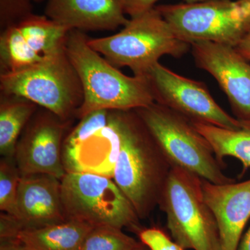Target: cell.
Here are the masks:
<instances>
[{
	"label": "cell",
	"instance_id": "6da1fadb",
	"mask_svg": "<svg viewBox=\"0 0 250 250\" xmlns=\"http://www.w3.org/2000/svg\"><path fill=\"white\" fill-rule=\"evenodd\" d=\"M120 138L113 179L141 220L159 206L172 166L135 110H111Z\"/></svg>",
	"mask_w": 250,
	"mask_h": 250
},
{
	"label": "cell",
	"instance_id": "7a4b0ae2",
	"mask_svg": "<svg viewBox=\"0 0 250 250\" xmlns=\"http://www.w3.org/2000/svg\"><path fill=\"white\" fill-rule=\"evenodd\" d=\"M88 39L83 31L72 29L65 42L83 88V101L76 118L98 110H135L154 103L147 77L126 76L94 50Z\"/></svg>",
	"mask_w": 250,
	"mask_h": 250
},
{
	"label": "cell",
	"instance_id": "3957f363",
	"mask_svg": "<svg viewBox=\"0 0 250 250\" xmlns=\"http://www.w3.org/2000/svg\"><path fill=\"white\" fill-rule=\"evenodd\" d=\"M118 34L88 39L94 50L115 67H128L134 76L146 77L163 56L180 58L191 48L176 35L156 9L131 18Z\"/></svg>",
	"mask_w": 250,
	"mask_h": 250
},
{
	"label": "cell",
	"instance_id": "277c9868",
	"mask_svg": "<svg viewBox=\"0 0 250 250\" xmlns=\"http://www.w3.org/2000/svg\"><path fill=\"white\" fill-rule=\"evenodd\" d=\"M135 111L172 167H180L210 183L235 182L225 174L226 166L219 162L209 143L191 121L155 102Z\"/></svg>",
	"mask_w": 250,
	"mask_h": 250
},
{
	"label": "cell",
	"instance_id": "5b68a950",
	"mask_svg": "<svg viewBox=\"0 0 250 250\" xmlns=\"http://www.w3.org/2000/svg\"><path fill=\"white\" fill-rule=\"evenodd\" d=\"M0 90L27 99L65 121L76 118L83 101L82 83L65 46L32 66L0 74Z\"/></svg>",
	"mask_w": 250,
	"mask_h": 250
},
{
	"label": "cell",
	"instance_id": "8992f818",
	"mask_svg": "<svg viewBox=\"0 0 250 250\" xmlns=\"http://www.w3.org/2000/svg\"><path fill=\"white\" fill-rule=\"evenodd\" d=\"M159 206L172 240L184 250H221L216 219L198 176L172 167Z\"/></svg>",
	"mask_w": 250,
	"mask_h": 250
},
{
	"label": "cell",
	"instance_id": "52a82bcc",
	"mask_svg": "<svg viewBox=\"0 0 250 250\" xmlns=\"http://www.w3.org/2000/svg\"><path fill=\"white\" fill-rule=\"evenodd\" d=\"M65 220L93 228L112 226L138 233L142 229L134 206L113 179L91 173H66L61 180Z\"/></svg>",
	"mask_w": 250,
	"mask_h": 250
},
{
	"label": "cell",
	"instance_id": "ba28073f",
	"mask_svg": "<svg viewBox=\"0 0 250 250\" xmlns=\"http://www.w3.org/2000/svg\"><path fill=\"white\" fill-rule=\"evenodd\" d=\"M155 8L176 35L190 45L203 41L235 47L247 34L236 1L207 0Z\"/></svg>",
	"mask_w": 250,
	"mask_h": 250
},
{
	"label": "cell",
	"instance_id": "9c48e42d",
	"mask_svg": "<svg viewBox=\"0 0 250 250\" xmlns=\"http://www.w3.org/2000/svg\"><path fill=\"white\" fill-rule=\"evenodd\" d=\"M120 151V138L108 110L80 118L62 143L66 173H91L113 179Z\"/></svg>",
	"mask_w": 250,
	"mask_h": 250
},
{
	"label": "cell",
	"instance_id": "30bf717a",
	"mask_svg": "<svg viewBox=\"0 0 250 250\" xmlns=\"http://www.w3.org/2000/svg\"><path fill=\"white\" fill-rule=\"evenodd\" d=\"M154 102L196 123L231 130L241 121L230 116L211 96L205 83L175 73L157 62L146 75Z\"/></svg>",
	"mask_w": 250,
	"mask_h": 250
},
{
	"label": "cell",
	"instance_id": "8fae6325",
	"mask_svg": "<svg viewBox=\"0 0 250 250\" xmlns=\"http://www.w3.org/2000/svg\"><path fill=\"white\" fill-rule=\"evenodd\" d=\"M69 31L34 14L1 31L0 74L23 70L52 57L65 47Z\"/></svg>",
	"mask_w": 250,
	"mask_h": 250
},
{
	"label": "cell",
	"instance_id": "7c38bea8",
	"mask_svg": "<svg viewBox=\"0 0 250 250\" xmlns=\"http://www.w3.org/2000/svg\"><path fill=\"white\" fill-rule=\"evenodd\" d=\"M73 121H62L39 106L18 140L15 160L21 176L45 174L62 180L66 174L62 143Z\"/></svg>",
	"mask_w": 250,
	"mask_h": 250
},
{
	"label": "cell",
	"instance_id": "4fadbf2b",
	"mask_svg": "<svg viewBox=\"0 0 250 250\" xmlns=\"http://www.w3.org/2000/svg\"><path fill=\"white\" fill-rule=\"evenodd\" d=\"M190 46L197 66L217 81L237 118L250 119L249 62L231 46L203 41Z\"/></svg>",
	"mask_w": 250,
	"mask_h": 250
},
{
	"label": "cell",
	"instance_id": "5bb4252c",
	"mask_svg": "<svg viewBox=\"0 0 250 250\" xmlns=\"http://www.w3.org/2000/svg\"><path fill=\"white\" fill-rule=\"evenodd\" d=\"M202 188L216 219L221 250H238L250 218V179L223 184L202 179Z\"/></svg>",
	"mask_w": 250,
	"mask_h": 250
},
{
	"label": "cell",
	"instance_id": "9a60e30c",
	"mask_svg": "<svg viewBox=\"0 0 250 250\" xmlns=\"http://www.w3.org/2000/svg\"><path fill=\"white\" fill-rule=\"evenodd\" d=\"M17 219L23 230L65 221L60 179L45 174L21 176Z\"/></svg>",
	"mask_w": 250,
	"mask_h": 250
},
{
	"label": "cell",
	"instance_id": "2e32d148",
	"mask_svg": "<svg viewBox=\"0 0 250 250\" xmlns=\"http://www.w3.org/2000/svg\"><path fill=\"white\" fill-rule=\"evenodd\" d=\"M125 0H47L45 16L69 30L114 31L126 25Z\"/></svg>",
	"mask_w": 250,
	"mask_h": 250
},
{
	"label": "cell",
	"instance_id": "e0dca14e",
	"mask_svg": "<svg viewBox=\"0 0 250 250\" xmlns=\"http://www.w3.org/2000/svg\"><path fill=\"white\" fill-rule=\"evenodd\" d=\"M93 228L82 222L66 220L42 228L22 230L17 239L28 250H80Z\"/></svg>",
	"mask_w": 250,
	"mask_h": 250
},
{
	"label": "cell",
	"instance_id": "ac0fdd59",
	"mask_svg": "<svg viewBox=\"0 0 250 250\" xmlns=\"http://www.w3.org/2000/svg\"><path fill=\"white\" fill-rule=\"evenodd\" d=\"M39 107L27 99L1 93L0 153L2 157H14L18 140Z\"/></svg>",
	"mask_w": 250,
	"mask_h": 250
},
{
	"label": "cell",
	"instance_id": "d6986e66",
	"mask_svg": "<svg viewBox=\"0 0 250 250\" xmlns=\"http://www.w3.org/2000/svg\"><path fill=\"white\" fill-rule=\"evenodd\" d=\"M240 121L242 126L238 130L224 129L196 122L192 123L209 143L219 162L226 166L223 162L225 158H236L241 161L244 173L250 168V119Z\"/></svg>",
	"mask_w": 250,
	"mask_h": 250
},
{
	"label": "cell",
	"instance_id": "ffe728a7",
	"mask_svg": "<svg viewBox=\"0 0 250 250\" xmlns=\"http://www.w3.org/2000/svg\"><path fill=\"white\" fill-rule=\"evenodd\" d=\"M122 229L95 227L85 236L80 250H134L141 244Z\"/></svg>",
	"mask_w": 250,
	"mask_h": 250
},
{
	"label": "cell",
	"instance_id": "44dd1931",
	"mask_svg": "<svg viewBox=\"0 0 250 250\" xmlns=\"http://www.w3.org/2000/svg\"><path fill=\"white\" fill-rule=\"evenodd\" d=\"M21 175L14 157H2L0 161V210L18 217L17 197Z\"/></svg>",
	"mask_w": 250,
	"mask_h": 250
},
{
	"label": "cell",
	"instance_id": "7402d4cb",
	"mask_svg": "<svg viewBox=\"0 0 250 250\" xmlns=\"http://www.w3.org/2000/svg\"><path fill=\"white\" fill-rule=\"evenodd\" d=\"M32 1L33 0H0L1 31L34 14Z\"/></svg>",
	"mask_w": 250,
	"mask_h": 250
},
{
	"label": "cell",
	"instance_id": "603a6c76",
	"mask_svg": "<svg viewBox=\"0 0 250 250\" xmlns=\"http://www.w3.org/2000/svg\"><path fill=\"white\" fill-rule=\"evenodd\" d=\"M138 236L149 250H186L159 228L142 229Z\"/></svg>",
	"mask_w": 250,
	"mask_h": 250
},
{
	"label": "cell",
	"instance_id": "cb8c5ba5",
	"mask_svg": "<svg viewBox=\"0 0 250 250\" xmlns=\"http://www.w3.org/2000/svg\"><path fill=\"white\" fill-rule=\"evenodd\" d=\"M23 228L19 220L12 215L1 212L0 240L16 239Z\"/></svg>",
	"mask_w": 250,
	"mask_h": 250
},
{
	"label": "cell",
	"instance_id": "d4e9b609",
	"mask_svg": "<svg viewBox=\"0 0 250 250\" xmlns=\"http://www.w3.org/2000/svg\"><path fill=\"white\" fill-rule=\"evenodd\" d=\"M159 0H125V14L134 18L155 7Z\"/></svg>",
	"mask_w": 250,
	"mask_h": 250
},
{
	"label": "cell",
	"instance_id": "484cf974",
	"mask_svg": "<svg viewBox=\"0 0 250 250\" xmlns=\"http://www.w3.org/2000/svg\"><path fill=\"white\" fill-rule=\"evenodd\" d=\"M234 48L242 57L250 62V32L243 38Z\"/></svg>",
	"mask_w": 250,
	"mask_h": 250
},
{
	"label": "cell",
	"instance_id": "4316f807",
	"mask_svg": "<svg viewBox=\"0 0 250 250\" xmlns=\"http://www.w3.org/2000/svg\"><path fill=\"white\" fill-rule=\"evenodd\" d=\"M236 1L241 8L245 29L248 34L250 32V0H236Z\"/></svg>",
	"mask_w": 250,
	"mask_h": 250
},
{
	"label": "cell",
	"instance_id": "83f0119b",
	"mask_svg": "<svg viewBox=\"0 0 250 250\" xmlns=\"http://www.w3.org/2000/svg\"><path fill=\"white\" fill-rule=\"evenodd\" d=\"M0 250H28L19 240H0Z\"/></svg>",
	"mask_w": 250,
	"mask_h": 250
},
{
	"label": "cell",
	"instance_id": "f1b7e54d",
	"mask_svg": "<svg viewBox=\"0 0 250 250\" xmlns=\"http://www.w3.org/2000/svg\"><path fill=\"white\" fill-rule=\"evenodd\" d=\"M238 250H250V227L242 237Z\"/></svg>",
	"mask_w": 250,
	"mask_h": 250
},
{
	"label": "cell",
	"instance_id": "f546056e",
	"mask_svg": "<svg viewBox=\"0 0 250 250\" xmlns=\"http://www.w3.org/2000/svg\"><path fill=\"white\" fill-rule=\"evenodd\" d=\"M187 4H194V3L202 2V1H207V0H184Z\"/></svg>",
	"mask_w": 250,
	"mask_h": 250
},
{
	"label": "cell",
	"instance_id": "4dcf8cb0",
	"mask_svg": "<svg viewBox=\"0 0 250 250\" xmlns=\"http://www.w3.org/2000/svg\"><path fill=\"white\" fill-rule=\"evenodd\" d=\"M134 250H149V249L147 248V246H146V245L141 243V244L139 245V246L138 247V248H136Z\"/></svg>",
	"mask_w": 250,
	"mask_h": 250
},
{
	"label": "cell",
	"instance_id": "1f68e13d",
	"mask_svg": "<svg viewBox=\"0 0 250 250\" xmlns=\"http://www.w3.org/2000/svg\"><path fill=\"white\" fill-rule=\"evenodd\" d=\"M43 1H45V0H33V1H34V2H37V3H41Z\"/></svg>",
	"mask_w": 250,
	"mask_h": 250
}]
</instances>
